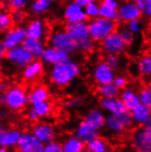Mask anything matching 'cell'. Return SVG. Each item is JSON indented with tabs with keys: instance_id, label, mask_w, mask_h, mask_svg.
Wrapping results in <instances>:
<instances>
[{
	"instance_id": "74e56055",
	"label": "cell",
	"mask_w": 151,
	"mask_h": 152,
	"mask_svg": "<svg viewBox=\"0 0 151 152\" xmlns=\"http://www.w3.org/2000/svg\"><path fill=\"white\" fill-rule=\"evenodd\" d=\"M117 31L119 32V34L121 35L122 39L126 43L127 46H130L133 44V42L135 40V35L133 34V32L126 27V25L118 27Z\"/></svg>"
},
{
	"instance_id": "11a10c76",
	"label": "cell",
	"mask_w": 151,
	"mask_h": 152,
	"mask_svg": "<svg viewBox=\"0 0 151 152\" xmlns=\"http://www.w3.org/2000/svg\"><path fill=\"white\" fill-rule=\"evenodd\" d=\"M81 152H92V151H90L89 149H87V148H84V149H82V150Z\"/></svg>"
},
{
	"instance_id": "db71d44e",
	"label": "cell",
	"mask_w": 151,
	"mask_h": 152,
	"mask_svg": "<svg viewBox=\"0 0 151 152\" xmlns=\"http://www.w3.org/2000/svg\"><path fill=\"white\" fill-rule=\"evenodd\" d=\"M0 152H9V151H8V149L7 148H2L1 147V148H0Z\"/></svg>"
},
{
	"instance_id": "8fae6325",
	"label": "cell",
	"mask_w": 151,
	"mask_h": 152,
	"mask_svg": "<svg viewBox=\"0 0 151 152\" xmlns=\"http://www.w3.org/2000/svg\"><path fill=\"white\" fill-rule=\"evenodd\" d=\"M28 38L44 42L50 37V28L48 23L40 18H32L26 26Z\"/></svg>"
},
{
	"instance_id": "5b68a950",
	"label": "cell",
	"mask_w": 151,
	"mask_h": 152,
	"mask_svg": "<svg viewBox=\"0 0 151 152\" xmlns=\"http://www.w3.org/2000/svg\"><path fill=\"white\" fill-rule=\"evenodd\" d=\"M5 59L12 67L22 70L35 60L31 52L27 50L23 44L7 50L5 55Z\"/></svg>"
},
{
	"instance_id": "681fc988",
	"label": "cell",
	"mask_w": 151,
	"mask_h": 152,
	"mask_svg": "<svg viewBox=\"0 0 151 152\" xmlns=\"http://www.w3.org/2000/svg\"><path fill=\"white\" fill-rule=\"evenodd\" d=\"M10 87H11V86H10V84L7 81H3L1 84H0V90H1L2 93H6Z\"/></svg>"
},
{
	"instance_id": "8d00e7d4",
	"label": "cell",
	"mask_w": 151,
	"mask_h": 152,
	"mask_svg": "<svg viewBox=\"0 0 151 152\" xmlns=\"http://www.w3.org/2000/svg\"><path fill=\"white\" fill-rule=\"evenodd\" d=\"M84 11L89 19H93L100 17V5L99 2H92L85 6Z\"/></svg>"
},
{
	"instance_id": "30bf717a",
	"label": "cell",
	"mask_w": 151,
	"mask_h": 152,
	"mask_svg": "<svg viewBox=\"0 0 151 152\" xmlns=\"http://www.w3.org/2000/svg\"><path fill=\"white\" fill-rule=\"evenodd\" d=\"M93 79L97 85L112 83L116 77V73L104 61L97 62L93 68Z\"/></svg>"
},
{
	"instance_id": "277c9868",
	"label": "cell",
	"mask_w": 151,
	"mask_h": 152,
	"mask_svg": "<svg viewBox=\"0 0 151 152\" xmlns=\"http://www.w3.org/2000/svg\"><path fill=\"white\" fill-rule=\"evenodd\" d=\"M5 105L12 111H20L31 103L29 95L27 91L18 85L11 86L6 93Z\"/></svg>"
},
{
	"instance_id": "bcb514c9",
	"label": "cell",
	"mask_w": 151,
	"mask_h": 152,
	"mask_svg": "<svg viewBox=\"0 0 151 152\" xmlns=\"http://www.w3.org/2000/svg\"><path fill=\"white\" fill-rule=\"evenodd\" d=\"M144 7L142 10V14L147 18L151 19V0H145Z\"/></svg>"
},
{
	"instance_id": "60d3db41",
	"label": "cell",
	"mask_w": 151,
	"mask_h": 152,
	"mask_svg": "<svg viewBox=\"0 0 151 152\" xmlns=\"http://www.w3.org/2000/svg\"><path fill=\"white\" fill-rule=\"evenodd\" d=\"M83 104H84V99L82 97L75 96L65 101L62 104V105L64 108H66V109H75V108H79L82 106Z\"/></svg>"
},
{
	"instance_id": "ba28073f",
	"label": "cell",
	"mask_w": 151,
	"mask_h": 152,
	"mask_svg": "<svg viewBox=\"0 0 151 152\" xmlns=\"http://www.w3.org/2000/svg\"><path fill=\"white\" fill-rule=\"evenodd\" d=\"M127 47L128 46L126 45V43L124 41L117 30L113 32L111 35L105 38L100 43L101 50L104 53V55H106V54H119V55H122L123 53L126 51Z\"/></svg>"
},
{
	"instance_id": "603a6c76",
	"label": "cell",
	"mask_w": 151,
	"mask_h": 152,
	"mask_svg": "<svg viewBox=\"0 0 151 152\" xmlns=\"http://www.w3.org/2000/svg\"><path fill=\"white\" fill-rule=\"evenodd\" d=\"M54 4L55 0H31L28 9L31 15L39 17L49 13Z\"/></svg>"
},
{
	"instance_id": "ac0fdd59",
	"label": "cell",
	"mask_w": 151,
	"mask_h": 152,
	"mask_svg": "<svg viewBox=\"0 0 151 152\" xmlns=\"http://www.w3.org/2000/svg\"><path fill=\"white\" fill-rule=\"evenodd\" d=\"M23 133L18 128L1 127L0 132V146L2 148H17Z\"/></svg>"
},
{
	"instance_id": "4316f807",
	"label": "cell",
	"mask_w": 151,
	"mask_h": 152,
	"mask_svg": "<svg viewBox=\"0 0 151 152\" xmlns=\"http://www.w3.org/2000/svg\"><path fill=\"white\" fill-rule=\"evenodd\" d=\"M23 46L31 52V54L33 55L35 60H41L43 53H44V50H45V48H46L43 41L37 40V39H31L28 37H27V39L24 40Z\"/></svg>"
},
{
	"instance_id": "c3c4849f",
	"label": "cell",
	"mask_w": 151,
	"mask_h": 152,
	"mask_svg": "<svg viewBox=\"0 0 151 152\" xmlns=\"http://www.w3.org/2000/svg\"><path fill=\"white\" fill-rule=\"evenodd\" d=\"M76 3H78L80 6H82V7H84L85 6H87L88 4L92 3V2H98V0H73Z\"/></svg>"
},
{
	"instance_id": "e575fe53",
	"label": "cell",
	"mask_w": 151,
	"mask_h": 152,
	"mask_svg": "<svg viewBox=\"0 0 151 152\" xmlns=\"http://www.w3.org/2000/svg\"><path fill=\"white\" fill-rule=\"evenodd\" d=\"M5 7L9 10H24L28 7L30 0H3Z\"/></svg>"
},
{
	"instance_id": "d590c367",
	"label": "cell",
	"mask_w": 151,
	"mask_h": 152,
	"mask_svg": "<svg viewBox=\"0 0 151 152\" xmlns=\"http://www.w3.org/2000/svg\"><path fill=\"white\" fill-rule=\"evenodd\" d=\"M14 27V22L11 17V13L6 10L0 13V29L2 32H6Z\"/></svg>"
},
{
	"instance_id": "836d02e7",
	"label": "cell",
	"mask_w": 151,
	"mask_h": 152,
	"mask_svg": "<svg viewBox=\"0 0 151 152\" xmlns=\"http://www.w3.org/2000/svg\"><path fill=\"white\" fill-rule=\"evenodd\" d=\"M104 61L115 71L120 70L125 63L124 58L119 54H106V55H104Z\"/></svg>"
},
{
	"instance_id": "b9f144b4",
	"label": "cell",
	"mask_w": 151,
	"mask_h": 152,
	"mask_svg": "<svg viewBox=\"0 0 151 152\" xmlns=\"http://www.w3.org/2000/svg\"><path fill=\"white\" fill-rule=\"evenodd\" d=\"M10 13H11V17L13 19L14 25H16V26L22 25V23L27 18V14L24 10H12Z\"/></svg>"
},
{
	"instance_id": "ab89813d",
	"label": "cell",
	"mask_w": 151,
	"mask_h": 152,
	"mask_svg": "<svg viewBox=\"0 0 151 152\" xmlns=\"http://www.w3.org/2000/svg\"><path fill=\"white\" fill-rule=\"evenodd\" d=\"M94 49L95 42L91 38L78 42V51H81L82 53H90L93 52Z\"/></svg>"
},
{
	"instance_id": "3957f363",
	"label": "cell",
	"mask_w": 151,
	"mask_h": 152,
	"mask_svg": "<svg viewBox=\"0 0 151 152\" xmlns=\"http://www.w3.org/2000/svg\"><path fill=\"white\" fill-rule=\"evenodd\" d=\"M48 43L50 46L66 51L71 55L78 50V42L71 37L65 28H57L53 30L48 39Z\"/></svg>"
},
{
	"instance_id": "7402d4cb",
	"label": "cell",
	"mask_w": 151,
	"mask_h": 152,
	"mask_svg": "<svg viewBox=\"0 0 151 152\" xmlns=\"http://www.w3.org/2000/svg\"><path fill=\"white\" fill-rule=\"evenodd\" d=\"M119 97L125 104L129 112L132 111L134 108L141 104L140 103L138 92L136 91L133 87H130V86H126V87L122 89L120 91Z\"/></svg>"
},
{
	"instance_id": "44dd1931",
	"label": "cell",
	"mask_w": 151,
	"mask_h": 152,
	"mask_svg": "<svg viewBox=\"0 0 151 152\" xmlns=\"http://www.w3.org/2000/svg\"><path fill=\"white\" fill-rule=\"evenodd\" d=\"M100 5V17L117 21L118 20V7L120 3L118 0H101Z\"/></svg>"
},
{
	"instance_id": "ee69618b",
	"label": "cell",
	"mask_w": 151,
	"mask_h": 152,
	"mask_svg": "<svg viewBox=\"0 0 151 152\" xmlns=\"http://www.w3.org/2000/svg\"><path fill=\"white\" fill-rule=\"evenodd\" d=\"M44 152H64L62 143L57 140H53L51 142L44 145Z\"/></svg>"
},
{
	"instance_id": "f907efd6",
	"label": "cell",
	"mask_w": 151,
	"mask_h": 152,
	"mask_svg": "<svg viewBox=\"0 0 151 152\" xmlns=\"http://www.w3.org/2000/svg\"><path fill=\"white\" fill-rule=\"evenodd\" d=\"M145 126H146V127H147L148 129H150V130H151V116L149 117V119L147 120V124L145 125Z\"/></svg>"
},
{
	"instance_id": "8992f818",
	"label": "cell",
	"mask_w": 151,
	"mask_h": 152,
	"mask_svg": "<svg viewBox=\"0 0 151 152\" xmlns=\"http://www.w3.org/2000/svg\"><path fill=\"white\" fill-rule=\"evenodd\" d=\"M134 121L130 112L121 115H107L105 119V127L109 132L115 135L123 134L134 126Z\"/></svg>"
},
{
	"instance_id": "6da1fadb",
	"label": "cell",
	"mask_w": 151,
	"mask_h": 152,
	"mask_svg": "<svg viewBox=\"0 0 151 152\" xmlns=\"http://www.w3.org/2000/svg\"><path fill=\"white\" fill-rule=\"evenodd\" d=\"M81 72V64L77 61L70 59L69 61L51 66L48 75L50 82L53 85L59 88H63L77 79Z\"/></svg>"
},
{
	"instance_id": "52a82bcc",
	"label": "cell",
	"mask_w": 151,
	"mask_h": 152,
	"mask_svg": "<svg viewBox=\"0 0 151 152\" xmlns=\"http://www.w3.org/2000/svg\"><path fill=\"white\" fill-rule=\"evenodd\" d=\"M27 37L28 34L26 26H15L9 30L4 32L1 43H0V48H3L5 50L7 51L15 47L23 44Z\"/></svg>"
},
{
	"instance_id": "816d5d0a",
	"label": "cell",
	"mask_w": 151,
	"mask_h": 152,
	"mask_svg": "<svg viewBox=\"0 0 151 152\" xmlns=\"http://www.w3.org/2000/svg\"><path fill=\"white\" fill-rule=\"evenodd\" d=\"M146 86H147V88H149V89L151 90V77L147 79V85H146Z\"/></svg>"
},
{
	"instance_id": "7dc6e473",
	"label": "cell",
	"mask_w": 151,
	"mask_h": 152,
	"mask_svg": "<svg viewBox=\"0 0 151 152\" xmlns=\"http://www.w3.org/2000/svg\"><path fill=\"white\" fill-rule=\"evenodd\" d=\"M26 115H27V118L30 122L35 123V122H38L39 120V116L38 115V114L33 109H32V108H29V109L27 111Z\"/></svg>"
},
{
	"instance_id": "9a60e30c",
	"label": "cell",
	"mask_w": 151,
	"mask_h": 152,
	"mask_svg": "<svg viewBox=\"0 0 151 152\" xmlns=\"http://www.w3.org/2000/svg\"><path fill=\"white\" fill-rule=\"evenodd\" d=\"M71 59V54H69L66 51L60 50L54 47L47 46L45 48L44 53L41 58V61L44 65L47 66H53L61 62H64L66 61H69Z\"/></svg>"
},
{
	"instance_id": "f546056e",
	"label": "cell",
	"mask_w": 151,
	"mask_h": 152,
	"mask_svg": "<svg viewBox=\"0 0 151 152\" xmlns=\"http://www.w3.org/2000/svg\"><path fill=\"white\" fill-rule=\"evenodd\" d=\"M137 72L145 77H151V53H145L139 57L136 62Z\"/></svg>"
},
{
	"instance_id": "2e32d148",
	"label": "cell",
	"mask_w": 151,
	"mask_h": 152,
	"mask_svg": "<svg viewBox=\"0 0 151 152\" xmlns=\"http://www.w3.org/2000/svg\"><path fill=\"white\" fill-rule=\"evenodd\" d=\"M18 152H44V144L38 140L31 132L23 133L17 147Z\"/></svg>"
},
{
	"instance_id": "d4e9b609",
	"label": "cell",
	"mask_w": 151,
	"mask_h": 152,
	"mask_svg": "<svg viewBox=\"0 0 151 152\" xmlns=\"http://www.w3.org/2000/svg\"><path fill=\"white\" fill-rule=\"evenodd\" d=\"M44 64L40 60H34L22 70V77L26 81H34L43 72Z\"/></svg>"
},
{
	"instance_id": "f6af8a7d",
	"label": "cell",
	"mask_w": 151,
	"mask_h": 152,
	"mask_svg": "<svg viewBox=\"0 0 151 152\" xmlns=\"http://www.w3.org/2000/svg\"><path fill=\"white\" fill-rule=\"evenodd\" d=\"M127 78L125 77V75H116V77L115 78V81H114V84L116 86L117 88H119L120 90L124 89L125 87H126L127 85Z\"/></svg>"
},
{
	"instance_id": "f5cc1de1",
	"label": "cell",
	"mask_w": 151,
	"mask_h": 152,
	"mask_svg": "<svg viewBox=\"0 0 151 152\" xmlns=\"http://www.w3.org/2000/svg\"><path fill=\"white\" fill-rule=\"evenodd\" d=\"M131 1H133L136 4H141V3L145 2V0H131Z\"/></svg>"
},
{
	"instance_id": "f35d334b",
	"label": "cell",
	"mask_w": 151,
	"mask_h": 152,
	"mask_svg": "<svg viewBox=\"0 0 151 152\" xmlns=\"http://www.w3.org/2000/svg\"><path fill=\"white\" fill-rule=\"evenodd\" d=\"M138 94L140 103L151 109V90L147 88V86H144V87L140 88V90L138 91Z\"/></svg>"
},
{
	"instance_id": "d6986e66",
	"label": "cell",
	"mask_w": 151,
	"mask_h": 152,
	"mask_svg": "<svg viewBox=\"0 0 151 152\" xmlns=\"http://www.w3.org/2000/svg\"><path fill=\"white\" fill-rule=\"evenodd\" d=\"M65 30L77 42L87 39L90 37V29L89 23L87 21H82V22H74L69 23L65 26Z\"/></svg>"
},
{
	"instance_id": "d6a6232c",
	"label": "cell",
	"mask_w": 151,
	"mask_h": 152,
	"mask_svg": "<svg viewBox=\"0 0 151 152\" xmlns=\"http://www.w3.org/2000/svg\"><path fill=\"white\" fill-rule=\"evenodd\" d=\"M28 95H29V98H30L31 102L45 101L50 98V92L45 86L38 85L29 92Z\"/></svg>"
},
{
	"instance_id": "9c48e42d",
	"label": "cell",
	"mask_w": 151,
	"mask_h": 152,
	"mask_svg": "<svg viewBox=\"0 0 151 152\" xmlns=\"http://www.w3.org/2000/svg\"><path fill=\"white\" fill-rule=\"evenodd\" d=\"M131 145L136 152H151V130L145 126L136 128L131 136Z\"/></svg>"
},
{
	"instance_id": "4dcf8cb0",
	"label": "cell",
	"mask_w": 151,
	"mask_h": 152,
	"mask_svg": "<svg viewBox=\"0 0 151 152\" xmlns=\"http://www.w3.org/2000/svg\"><path fill=\"white\" fill-rule=\"evenodd\" d=\"M62 147L64 152H81L85 148V144L75 136H71L63 140Z\"/></svg>"
},
{
	"instance_id": "484cf974",
	"label": "cell",
	"mask_w": 151,
	"mask_h": 152,
	"mask_svg": "<svg viewBox=\"0 0 151 152\" xmlns=\"http://www.w3.org/2000/svg\"><path fill=\"white\" fill-rule=\"evenodd\" d=\"M134 124L139 126H144L151 116V109L146 105L140 104L132 111H130Z\"/></svg>"
},
{
	"instance_id": "ffe728a7",
	"label": "cell",
	"mask_w": 151,
	"mask_h": 152,
	"mask_svg": "<svg viewBox=\"0 0 151 152\" xmlns=\"http://www.w3.org/2000/svg\"><path fill=\"white\" fill-rule=\"evenodd\" d=\"M73 136H75L81 141H82L84 144H86L93 138L99 137V131L92 126L85 119H83V120L80 121L76 128L74 129Z\"/></svg>"
},
{
	"instance_id": "7a4b0ae2",
	"label": "cell",
	"mask_w": 151,
	"mask_h": 152,
	"mask_svg": "<svg viewBox=\"0 0 151 152\" xmlns=\"http://www.w3.org/2000/svg\"><path fill=\"white\" fill-rule=\"evenodd\" d=\"M90 37L95 43H101L105 38L111 35L118 28L117 22L115 20L98 17L89 21Z\"/></svg>"
},
{
	"instance_id": "4fadbf2b",
	"label": "cell",
	"mask_w": 151,
	"mask_h": 152,
	"mask_svg": "<svg viewBox=\"0 0 151 152\" xmlns=\"http://www.w3.org/2000/svg\"><path fill=\"white\" fill-rule=\"evenodd\" d=\"M63 18L66 21V24L74 22H82L87 21L88 18L86 15L84 8L75 1H70L64 7Z\"/></svg>"
},
{
	"instance_id": "83f0119b",
	"label": "cell",
	"mask_w": 151,
	"mask_h": 152,
	"mask_svg": "<svg viewBox=\"0 0 151 152\" xmlns=\"http://www.w3.org/2000/svg\"><path fill=\"white\" fill-rule=\"evenodd\" d=\"M120 91L121 90L119 88H117L116 86L114 84V83H107V84H102V85H97V88H96V93L101 97V99L119 97Z\"/></svg>"
},
{
	"instance_id": "e0dca14e",
	"label": "cell",
	"mask_w": 151,
	"mask_h": 152,
	"mask_svg": "<svg viewBox=\"0 0 151 152\" xmlns=\"http://www.w3.org/2000/svg\"><path fill=\"white\" fill-rule=\"evenodd\" d=\"M101 109L106 112L108 115H121L128 111L125 104L121 100L120 97H115V98H103L99 102Z\"/></svg>"
},
{
	"instance_id": "5bb4252c",
	"label": "cell",
	"mask_w": 151,
	"mask_h": 152,
	"mask_svg": "<svg viewBox=\"0 0 151 152\" xmlns=\"http://www.w3.org/2000/svg\"><path fill=\"white\" fill-rule=\"evenodd\" d=\"M31 133L42 144H48L55 140L56 130L51 124L47 122H39L32 127Z\"/></svg>"
},
{
	"instance_id": "9f6ffc18",
	"label": "cell",
	"mask_w": 151,
	"mask_h": 152,
	"mask_svg": "<svg viewBox=\"0 0 151 152\" xmlns=\"http://www.w3.org/2000/svg\"><path fill=\"white\" fill-rule=\"evenodd\" d=\"M107 152H117V151H115V150H112V149H109Z\"/></svg>"
},
{
	"instance_id": "cb8c5ba5",
	"label": "cell",
	"mask_w": 151,
	"mask_h": 152,
	"mask_svg": "<svg viewBox=\"0 0 151 152\" xmlns=\"http://www.w3.org/2000/svg\"><path fill=\"white\" fill-rule=\"evenodd\" d=\"M84 119L98 131L105 127L106 115H104L103 109H100V108H93L89 110L86 113Z\"/></svg>"
},
{
	"instance_id": "1f68e13d",
	"label": "cell",
	"mask_w": 151,
	"mask_h": 152,
	"mask_svg": "<svg viewBox=\"0 0 151 152\" xmlns=\"http://www.w3.org/2000/svg\"><path fill=\"white\" fill-rule=\"evenodd\" d=\"M85 148L92 152H107L109 150V146L106 141L100 137H97L85 144Z\"/></svg>"
},
{
	"instance_id": "7c38bea8",
	"label": "cell",
	"mask_w": 151,
	"mask_h": 152,
	"mask_svg": "<svg viewBox=\"0 0 151 152\" xmlns=\"http://www.w3.org/2000/svg\"><path fill=\"white\" fill-rule=\"evenodd\" d=\"M143 16L142 10L140 9L137 4L131 0H125L118 7V20L121 23L126 24L129 21L134 19H140Z\"/></svg>"
},
{
	"instance_id": "f1b7e54d",
	"label": "cell",
	"mask_w": 151,
	"mask_h": 152,
	"mask_svg": "<svg viewBox=\"0 0 151 152\" xmlns=\"http://www.w3.org/2000/svg\"><path fill=\"white\" fill-rule=\"evenodd\" d=\"M30 108H32L39 116V118H45L52 113V104L48 100L45 101H34L30 103Z\"/></svg>"
},
{
	"instance_id": "7bdbcfd3",
	"label": "cell",
	"mask_w": 151,
	"mask_h": 152,
	"mask_svg": "<svg viewBox=\"0 0 151 152\" xmlns=\"http://www.w3.org/2000/svg\"><path fill=\"white\" fill-rule=\"evenodd\" d=\"M126 27L130 29L134 35H138L141 33V31L143 29V24L141 22V20L140 19H134V20H131L129 21L128 23L125 24Z\"/></svg>"
}]
</instances>
